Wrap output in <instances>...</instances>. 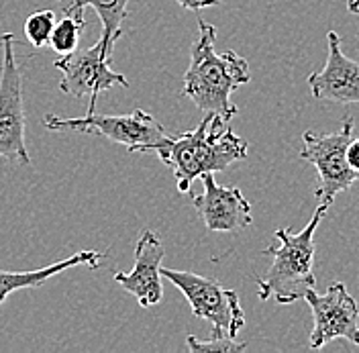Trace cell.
Here are the masks:
<instances>
[{"label":"cell","mask_w":359,"mask_h":353,"mask_svg":"<svg viewBox=\"0 0 359 353\" xmlns=\"http://www.w3.org/2000/svg\"><path fill=\"white\" fill-rule=\"evenodd\" d=\"M353 119L345 116L341 129L329 135L304 131L300 159L316 168V199L320 204L331 206L337 194L349 190L359 180V174L347 164V145L353 139Z\"/></svg>","instance_id":"obj_5"},{"label":"cell","mask_w":359,"mask_h":353,"mask_svg":"<svg viewBox=\"0 0 359 353\" xmlns=\"http://www.w3.org/2000/svg\"><path fill=\"white\" fill-rule=\"evenodd\" d=\"M249 143L235 135L219 114H204L194 131L165 135L156 145L154 154L172 168L178 190L186 194L196 178L223 172L229 166L247 159Z\"/></svg>","instance_id":"obj_1"},{"label":"cell","mask_w":359,"mask_h":353,"mask_svg":"<svg viewBox=\"0 0 359 353\" xmlns=\"http://www.w3.org/2000/svg\"><path fill=\"white\" fill-rule=\"evenodd\" d=\"M202 194L192 199V204L208 231L237 233L253 222L251 204L239 188L217 184L212 174L202 176Z\"/></svg>","instance_id":"obj_10"},{"label":"cell","mask_w":359,"mask_h":353,"mask_svg":"<svg viewBox=\"0 0 359 353\" xmlns=\"http://www.w3.org/2000/svg\"><path fill=\"white\" fill-rule=\"evenodd\" d=\"M2 74H0V157L29 166L31 157L25 143V107H22V76L15 55V35H0Z\"/></svg>","instance_id":"obj_7"},{"label":"cell","mask_w":359,"mask_h":353,"mask_svg":"<svg viewBox=\"0 0 359 353\" xmlns=\"http://www.w3.org/2000/svg\"><path fill=\"white\" fill-rule=\"evenodd\" d=\"M109 62L111 60L104 55V47L100 39L92 47L66 53L62 60L53 64L64 74L60 90L74 98L90 96V102H96V96L100 92H107L114 86L129 88V80L123 74L112 72Z\"/></svg>","instance_id":"obj_9"},{"label":"cell","mask_w":359,"mask_h":353,"mask_svg":"<svg viewBox=\"0 0 359 353\" xmlns=\"http://www.w3.org/2000/svg\"><path fill=\"white\" fill-rule=\"evenodd\" d=\"M84 29V15L82 13H67L60 22H55L53 33L49 37V45L53 51L66 55L78 49L80 33Z\"/></svg>","instance_id":"obj_15"},{"label":"cell","mask_w":359,"mask_h":353,"mask_svg":"<svg viewBox=\"0 0 359 353\" xmlns=\"http://www.w3.org/2000/svg\"><path fill=\"white\" fill-rule=\"evenodd\" d=\"M161 278L170 280L186 296L194 317L212 325V335L237 337L245 327V312L235 290L224 288L217 280L204 278L194 272L170 267H161Z\"/></svg>","instance_id":"obj_6"},{"label":"cell","mask_w":359,"mask_h":353,"mask_svg":"<svg viewBox=\"0 0 359 353\" xmlns=\"http://www.w3.org/2000/svg\"><path fill=\"white\" fill-rule=\"evenodd\" d=\"M102 253L94 251V249H88V251H78L74 253L72 258H66L62 262H55L51 265H45V267H39V269H31V272H2L0 269V305L17 290L21 288H35L39 284L47 282L49 278L66 272V269H72L76 265H86L90 269H98V265L102 262Z\"/></svg>","instance_id":"obj_13"},{"label":"cell","mask_w":359,"mask_h":353,"mask_svg":"<svg viewBox=\"0 0 359 353\" xmlns=\"http://www.w3.org/2000/svg\"><path fill=\"white\" fill-rule=\"evenodd\" d=\"M345 157H347L349 168L355 170L359 174V139H351V141H349L347 152H345Z\"/></svg>","instance_id":"obj_19"},{"label":"cell","mask_w":359,"mask_h":353,"mask_svg":"<svg viewBox=\"0 0 359 353\" xmlns=\"http://www.w3.org/2000/svg\"><path fill=\"white\" fill-rule=\"evenodd\" d=\"M165 249L159 241L156 231L147 229L141 233L135 245V265L131 272H116L112 278L121 284L125 292H129L139 307L149 309L161 302L163 288H161V260Z\"/></svg>","instance_id":"obj_11"},{"label":"cell","mask_w":359,"mask_h":353,"mask_svg":"<svg viewBox=\"0 0 359 353\" xmlns=\"http://www.w3.org/2000/svg\"><path fill=\"white\" fill-rule=\"evenodd\" d=\"M217 27L198 21V39L190 47V66L184 74L182 94L190 98L204 114H219L231 121L237 107L231 102V94L251 80L249 64L237 51H215Z\"/></svg>","instance_id":"obj_2"},{"label":"cell","mask_w":359,"mask_h":353,"mask_svg":"<svg viewBox=\"0 0 359 353\" xmlns=\"http://www.w3.org/2000/svg\"><path fill=\"white\" fill-rule=\"evenodd\" d=\"M327 64L309 76V86L316 100L335 105H359V62L347 58L341 49L337 31L327 33Z\"/></svg>","instance_id":"obj_12"},{"label":"cell","mask_w":359,"mask_h":353,"mask_svg":"<svg viewBox=\"0 0 359 353\" xmlns=\"http://www.w3.org/2000/svg\"><path fill=\"white\" fill-rule=\"evenodd\" d=\"M186 343L192 353H239L247 349V343L237 341V337L212 335V333L208 339H198L194 335H188Z\"/></svg>","instance_id":"obj_16"},{"label":"cell","mask_w":359,"mask_h":353,"mask_svg":"<svg viewBox=\"0 0 359 353\" xmlns=\"http://www.w3.org/2000/svg\"><path fill=\"white\" fill-rule=\"evenodd\" d=\"M304 298L313 310L314 321L311 349H320L335 339H347L353 345H359L358 302L343 282L331 284L325 294H316L313 288Z\"/></svg>","instance_id":"obj_8"},{"label":"cell","mask_w":359,"mask_h":353,"mask_svg":"<svg viewBox=\"0 0 359 353\" xmlns=\"http://www.w3.org/2000/svg\"><path fill=\"white\" fill-rule=\"evenodd\" d=\"M43 125L49 131H78L111 139L125 145L129 154H151L168 135L156 116L143 109H135L127 114H98L94 111L76 119L45 114Z\"/></svg>","instance_id":"obj_4"},{"label":"cell","mask_w":359,"mask_h":353,"mask_svg":"<svg viewBox=\"0 0 359 353\" xmlns=\"http://www.w3.org/2000/svg\"><path fill=\"white\" fill-rule=\"evenodd\" d=\"M55 27V13L53 11H35L27 21H25V35L35 47L49 45V37Z\"/></svg>","instance_id":"obj_17"},{"label":"cell","mask_w":359,"mask_h":353,"mask_svg":"<svg viewBox=\"0 0 359 353\" xmlns=\"http://www.w3.org/2000/svg\"><path fill=\"white\" fill-rule=\"evenodd\" d=\"M131 0H72L67 13H82L86 6L94 8L102 21V35L100 41L104 47V55L111 60L114 53V45L123 37L121 25L127 19V6Z\"/></svg>","instance_id":"obj_14"},{"label":"cell","mask_w":359,"mask_h":353,"mask_svg":"<svg viewBox=\"0 0 359 353\" xmlns=\"http://www.w3.org/2000/svg\"><path fill=\"white\" fill-rule=\"evenodd\" d=\"M329 206H316L313 219L300 233H292L290 229H278L276 241L262 253L271 258L266 278H257V294L262 300L273 298L278 305H292L306 296L309 290L316 286L314 276V233L320 221L325 219Z\"/></svg>","instance_id":"obj_3"},{"label":"cell","mask_w":359,"mask_h":353,"mask_svg":"<svg viewBox=\"0 0 359 353\" xmlns=\"http://www.w3.org/2000/svg\"><path fill=\"white\" fill-rule=\"evenodd\" d=\"M347 8H349V13L359 15V0H349V2H347Z\"/></svg>","instance_id":"obj_20"},{"label":"cell","mask_w":359,"mask_h":353,"mask_svg":"<svg viewBox=\"0 0 359 353\" xmlns=\"http://www.w3.org/2000/svg\"><path fill=\"white\" fill-rule=\"evenodd\" d=\"M176 2H178L184 11H192V13H196V11H202V8L215 6V4H219V2H223V0H176Z\"/></svg>","instance_id":"obj_18"}]
</instances>
